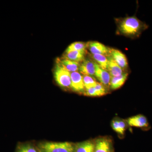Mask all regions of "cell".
Returning <instances> with one entry per match:
<instances>
[{"mask_svg":"<svg viewBox=\"0 0 152 152\" xmlns=\"http://www.w3.org/2000/svg\"><path fill=\"white\" fill-rule=\"evenodd\" d=\"M120 32L131 37H137L148 28V26L136 16L128 17L122 19L118 25Z\"/></svg>","mask_w":152,"mask_h":152,"instance_id":"1","label":"cell"},{"mask_svg":"<svg viewBox=\"0 0 152 152\" xmlns=\"http://www.w3.org/2000/svg\"><path fill=\"white\" fill-rule=\"evenodd\" d=\"M39 148L41 152H75V145L69 142H45Z\"/></svg>","mask_w":152,"mask_h":152,"instance_id":"2","label":"cell"},{"mask_svg":"<svg viewBox=\"0 0 152 152\" xmlns=\"http://www.w3.org/2000/svg\"><path fill=\"white\" fill-rule=\"evenodd\" d=\"M54 76L55 80L60 87L65 88H71L70 72L57 64L55 67Z\"/></svg>","mask_w":152,"mask_h":152,"instance_id":"3","label":"cell"},{"mask_svg":"<svg viewBox=\"0 0 152 152\" xmlns=\"http://www.w3.org/2000/svg\"><path fill=\"white\" fill-rule=\"evenodd\" d=\"M126 121L130 126L141 128L145 130L149 128V124L146 117L142 114L131 117Z\"/></svg>","mask_w":152,"mask_h":152,"instance_id":"4","label":"cell"},{"mask_svg":"<svg viewBox=\"0 0 152 152\" xmlns=\"http://www.w3.org/2000/svg\"><path fill=\"white\" fill-rule=\"evenodd\" d=\"M71 88L77 93H84L85 88L83 76L78 72L70 73Z\"/></svg>","mask_w":152,"mask_h":152,"instance_id":"5","label":"cell"},{"mask_svg":"<svg viewBox=\"0 0 152 152\" xmlns=\"http://www.w3.org/2000/svg\"><path fill=\"white\" fill-rule=\"evenodd\" d=\"M88 47L92 54H100L110 56V48L103 44L97 42H91L87 43Z\"/></svg>","mask_w":152,"mask_h":152,"instance_id":"6","label":"cell"},{"mask_svg":"<svg viewBox=\"0 0 152 152\" xmlns=\"http://www.w3.org/2000/svg\"><path fill=\"white\" fill-rule=\"evenodd\" d=\"M95 77L105 86H110L111 77L108 71L104 69L96 62H95Z\"/></svg>","mask_w":152,"mask_h":152,"instance_id":"7","label":"cell"},{"mask_svg":"<svg viewBox=\"0 0 152 152\" xmlns=\"http://www.w3.org/2000/svg\"><path fill=\"white\" fill-rule=\"evenodd\" d=\"M110 56L123 70L126 69L128 68V64L126 57L119 50L110 48Z\"/></svg>","mask_w":152,"mask_h":152,"instance_id":"8","label":"cell"},{"mask_svg":"<svg viewBox=\"0 0 152 152\" xmlns=\"http://www.w3.org/2000/svg\"><path fill=\"white\" fill-rule=\"evenodd\" d=\"M95 62L91 60L86 59L80 64L79 71L83 75L95 78Z\"/></svg>","mask_w":152,"mask_h":152,"instance_id":"9","label":"cell"},{"mask_svg":"<svg viewBox=\"0 0 152 152\" xmlns=\"http://www.w3.org/2000/svg\"><path fill=\"white\" fill-rule=\"evenodd\" d=\"M94 152H112L110 140L105 137L98 139L95 143Z\"/></svg>","mask_w":152,"mask_h":152,"instance_id":"10","label":"cell"},{"mask_svg":"<svg viewBox=\"0 0 152 152\" xmlns=\"http://www.w3.org/2000/svg\"><path fill=\"white\" fill-rule=\"evenodd\" d=\"M56 63L63 69L69 72H78V71H79L80 63L62 58L57 59Z\"/></svg>","mask_w":152,"mask_h":152,"instance_id":"11","label":"cell"},{"mask_svg":"<svg viewBox=\"0 0 152 152\" xmlns=\"http://www.w3.org/2000/svg\"><path fill=\"white\" fill-rule=\"evenodd\" d=\"M86 52L72 50L65 51L63 55L62 58L66 59L80 63L85 59Z\"/></svg>","mask_w":152,"mask_h":152,"instance_id":"12","label":"cell"},{"mask_svg":"<svg viewBox=\"0 0 152 152\" xmlns=\"http://www.w3.org/2000/svg\"><path fill=\"white\" fill-rule=\"evenodd\" d=\"M107 71L111 77H118L122 75L123 70L111 57H108Z\"/></svg>","mask_w":152,"mask_h":152,"instance_id":"13","label":"cell"},{"mask_svg":"<svg viewBox=\"0 0 152 152\" xmlns=\"http://www.w3.org/2000/svg\"><path fill=\"white\" fill-rule=\"evenodd\" d=\"M128 76L127 73L124 72L119 76L111 77L110 85L111 89L115 90L121 88L127 79Z\"/></svg>","mask_w":152,"mask_h":152,"instance_id":"14","label":"cell"},{"mask_svg":"<svg viewBox=\"0 0 152 152\" xmlns=\"http://www.w3.org/2000/svg\"><path fill=\"white\" fill-rule=\"evenodd\" d=\"M95 143L91 141H86L75 145V152H94Z\"/></svg>","mask_w":152,"mask_h":152,"instance_id":"15","label":"cell"},{"mask_svg":"<svg viewBox=\"0 0 152 152\" xmlns=\"http://www.w3.org/2000/svg\"><path fill=\"white\" fill-rule=\"evenodd\" d=\"M92 57L99 65L107 71L108 58L105 56L100 54H92Z\"/></svg>","mask_w":152,"mask_h":152,"instance_id":"16","label":"cell"},{"mask_svg":"<svg viewBox=\"0 0 152 152\" xmlns=\"http://www.w3.org/2000/svg\"><path fill=\"white\" fill-rule=\"evenodd\" d=\"M112 127L115 132L120 134H124L126 131V124L124 121L113 120L112 122Z\"/></svg>","mask_w":152,"mask_h":152,"instance_id":"17","label":"cell"},{"mask_svg":"<svg viewBox=\"0 0 152 152\" xmlns=\"http://www.w3.org/2000/svg\"><path fill=\"white\" fill-rule=\"evenodd\" d=\"M88 47L87 43L83 42H75L71 44L67 48L66 50V51H69L75 50L79 51L86 52V49Z\"/></svg>","mask_w":152,"mask_h":152,"instance_id":"18","label":"cell"},{"mask_svg":"<svg viewBox=\"0 0 152 152\" xmlns=\"http://www.w3.org/2000/svg\"><path fill=\"white\" fill-rule=\"evenodd\" d=\"M83 77L85 89H88L95 87L98 83L95 80L94 77L91 76L83 75Z\"/></svg>","mask_w":152,"mask_h":152,"instance_id":"19","label":"cell"},{"mask_svg":"<svg viewBox=\"0 0 152 152\" xmlns=\"http://www.w3.org/2000/svg\"><path fill=\"white\" fill-rule=\"evenodd\" d=\"M16 152H38L36 149L30 145H24L18 147Z\"/></svg>","mask_w":152,"mask_h":152,"instance_id":"20","label":"cell"},{"mask_svg":"<svg viewBox=\"0 0 152 152\" xmlns=\"http://www.w3.org/2000/svg\"><path fill=\"white\" fill-rule=\"evenodd\" d=\"M94 88L96 91V92H97V94L98 96H104L107 93L105 87L101 83H97L96 85L95 86Z\"/></svg>","mask_w":152,"mask_h":152,"instance_id":"21","label":"cell"}]
</instances>
